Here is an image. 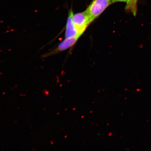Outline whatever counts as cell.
Here are the masks:
<instances>
[{"mask_svg":"<svg viewBox=\"0 0 151 151\" xmlns=\"http://www.w3.org/2000/svg\"><path fill=\"white\" fill-rule=\"evenodd\" d=\"M138 1V0H127L125 8L126 12L131 13L134 16H136Z\"/></svg>","mask_w":151,"mask_h":151,"instance_id":"5b68a950","label":"cell"},{"mask_svg":"<svg viewBox=\"0 0 151 151\" xmlns=\"http://www.w3.org/2000/svg\"><path fill=\"white\" fill-rule=\"evenodd\" d=\"M73 14L72 9H71L69 11L68 16L66 24L65 31V38H70L76 36H81L79 34L78 31L73 24L72 19Z\"/></svg>","mask_w":151,"mask_h":151,"instance_id":"277c9868","label":"cell"},{"mask_svg":"<svg viewBox=\"0 0 151 151\" xmlns=\"http://www.w3.org/2000/svg\"><path fill=\"white\" fill-rule=\"evenodd\" d=\"M73 22L80 35H82L88 26L92 22L86 11L73 14Z\"/></svg>","mask_w":151,"mask_h":151,"instance_id":"7a4b0ae2","label":"cell"},{"mask_svg":"<svg viewBox=\"0 0 151 151\" xmlns=\"http://www.w3.org/2000/svg\"><path fill=\"white\" fill-rule=\"evenodd\" d=\"M127 0H113L112 3L118 2H127Z\"/></svg>","mask_w":151,"mask_h":151,"instance_id":"8992f818","label":"cell"},{"mask_svg":"<svg viewBox=\"0 0 151 151\" xmlns=\"http://www.w3.org/2000/svg\"><path fill=\"white\" fill-rule=\"evenodd\" d=\"M113 0H93L85 11L91 22L99 17L105 9L112 4Z\"/></svg>","mask_w":151,"mask_h":151,"instance_id":"6da1fadb","label":"cell"},{"mask_svg":"<svg viewBox=\"0 0 151 151\" xmlns=\"http://www.w3.org/2000/svg\"><path fill=\"white\" fill-rule=\"evenodd\" d=\"M80 36L70 38H65L62 41L56 48L50 52L43 55L41 56L42 58L48 57L49 56L54 55L73 46L76 42Z\"/></svg>","mask_w":151,"mask_h":151,"instance_id":"3957f363","label":"cell"}]
</instances>
